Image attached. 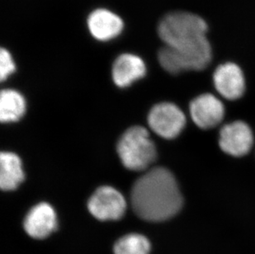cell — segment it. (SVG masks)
Listing matches in <instances>:
<instances>
[{
	"instance_id": "6da1fadb",
	"label": "cell",
	"mask_w": 255,
	"mask_h": 254,
	"mask_svg": "<svg viewBox=\"0 0 255 254\" xmlns=\"http://www.w3.org/2000/svg\"><path fill=\"white\" fill-rule=\"evenodd\" d=\"M130 201L135 214L152 222L172 218L183 206L177 181L164 168H153L141 176L133 185Z\"/></svg>"
},
{
	"instance_id": "7a4b0ae2",
	"label": "cell",
	"mask_w": 255,
	"mask_h": 254,
	"mask_svg": "<svg viewBox=\"0 0 255 254\" xmlns=\"http://www.w3.org/2000/svg\"><path fill=\"white\" fill-rule=\"evenodd\" d=\"M207 31L208 26L202 17L183 11L169 12L158 26V34L164 46L183 51L209 43Z\"/></svg>"
},
{
	"instance_id": "3957f363",
	"label": "cell",
	"mask_w": 255,
	"mask_h": 254,
	"mask_svg": "<svg viewBox=\"0 0 255 254\" xmlns=\"http://www.w3.org/2000/svg\"><path fill=\"white\" fill-rule=\"evenodd\" d=\"M118 152L123 165L133 171L146 169L156 158L154 144L142 127H130L122 135Z\"/></svg>"
},
{
	"instance_id": "277c9868",
	"label": "cell",
	"mask_w": 255,
	"mask_h": 254,
	"mask_svg": "<svg viewBox=\"0 0 255 254\" xmlns=\"http://www.w3.org/2000/svg\"><path fill=\"white\" fill-rule=\"evenodd\" d=\"M158 59L162 68L170 74L184 71H199L209 65L212 59L211 44L191 51H179L164 46L158 53Z\"/></svg>"
},
{
	"instance_id": "5b68a950",
	"label": "cell",
	"mask_w": 255,
	"mask_h": 254,
	"mask_svg": "<svg viewBox=\"0 0 255 254\" xmlns=\"http://www.w3.org/2000/svg\"><path fill=\"white\" fill-rule=\"evenodd\" d=\"M148 123L157 134L165 139H173L184 128L186 118L180 108L173 103H159L149 113Z\"/></svg>"
},
{
	"instance_id": "8992f818",
	"label": "cell",
	"mask_w": 255,
	"mask_h": 254,
	"mask_svg": "<svg viewBox=\"0 0 255 254\" xmlns=\"http://www.w3.org/2000/svg\"><path fill=\"white\" fill-rule=\"evenodd\" d=\"M89 211L99 221H117L125 214L127 202L123 195L112 187H99L88 203Z\"/></svg>"
},
{
	"instance_id": "52a82bcc",
	"label": "cell",
	"mask_w": 255,
	"mask_h": 254,
	"mask_svg": "<svg viewBox=\"0 0 255 254\" xmlns=\"http://www.w3.org/2000/svg\"><path fill=\"white\" fill-rule=\"evenodd\" d=\"M253 144L252 130L244 122L237 121L227 124L220 131V147L229 155L235 157L246 155L251 151Z\"/></svg>"
},
{
	"instance_id": "ba28073f",
	"label": "cell",
	"mask_w": 255,
	"mask_h": 254,
	"mask_svg": "<svg viewBox=\"0 0 255 254\" xmlns=\"http://www.w3.org/2000/svg\"><path fill=\"white\" fill-rule=\"evenodd\" d=\"M215 88L225 99L236 100L246 91V79L241 67L235 63L219 65L213 74Z\"/></svg>"
},
{
	"instance_id": "9c48e42d",
	"label": "cell",
	"mask_w": 255,
	"mask_h": 254,
	"mask_svg": "<svg viewBox=\"0 0 255 254\" xmlns=\"http://www.w3.org/2000/svg\"><path fill=\"white\" fill-rule=\"evenodd\" d=\"M190 114L198 127L204 129H212L223 120L224 105L212 94H202L191 103Z\"/></svg>"
},
{
	"instance_id": "30bf717a",
	"label": "cell",
	"mask_w": 255,
	"mask_h": 254,
	"mask_svg": "<svg viewBox=\"0 0 255 254\" xmlns=\"http://www.w3.org/2000/svg\"><path fill=\"white\" fill-rule=\"evenodd\" d=\"M89 32L98 41H108L118 37L124 22L118 14L106 8H98L89 14L87 21Z\"/></svg>"
},
{
	"instance_id": "8fae6325",
	"label": "cell",
	"mask_w": 255,
	"mask_h": 254,
	"mask_svg": "<svg viewBox=\"0 0 255 254\" xmlns=\"http://www.w3.org/2000/svg\"><path fill=\"white\" fill-rule=\"evenodd\" d=\"M56 226V212L49 204L44 202L31 208L24 220L25 231L36 240L48 237Z\"/></svg>"
},
{
	"instance_id": "7c38bea8",
	"label": "cell",
	"mask_w": 255,
	"mask_h": 254,
	"mask_svg": "<svg viewBox=\"0 0 255 254\" xmlns=\"http://www.w3.org/2000/svg\"><path fill=\"white\" fill-rule=\"evenodd\" d=\"M112 74L116 85L126 88L145 75L146 65L140 56L125 53L116 59Z\"/></svg>"
},
{
	"instance_id": "4fadbf2b",
	"label": "cell",
	"mask_w": 255,
	"mask_h": 254,
	"mask_svg": "<svg viewBox=\"0 0 255 254\" xmlns=\"http://www.w3.org/2000/svg\"><path fill=\"white\" fill-rule=\"evenodd\" d=\"M24 180L22 162L13 153L2 152L0 155V187L3 191L17 188Z\"/></svg>"
},
{
	"instance_id": "5bb4252c",
	"label": "cell",
	"mask_w": 255,
	"mask_h": 254,
	"mask_svg": "<svg viewBox=\"0 0 255 254\" xmlns=\"http://www.w3.org/2000/svg\"><path fill=\"white\" fill-rule=\"evenodd\" d=\"M26 111V102L22 94L12 89L1 92L0 120L2 123H12L19 120Z\"/></svg>"
},
{
	"instance_id": "9a60e30c",
	"label": "cell",
	"mask_w": 255,
	"mask_h": 254,
	"mask_svg": "<svg viewBox=\"0 0 255 254\" xmlns=\"http://www.w3.org/2000/svg\"><path fill=\"white\" fill-rule=\"evenodd\" d=\"M114 252V254H149L150 243L144 235L130 234L117 241Z\"/></svg>"
},
{
	"instance_id": "2e32d148",
	"label": "cell",
	"mask_w": 255,
	"mask_h": 254,
	"mask_svg": "<svg viewBox=\"0 0 255 254\" xmlns=\"http://www.w3.org/2000/svg\"><path fill=\"white\" fill-rule=\"evenodd\" d=\"M16 70L14 60L7 49L1 48L0 51V79L4 81Z\"/></svg>"
}]
</instances>
